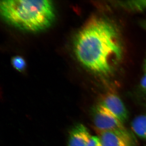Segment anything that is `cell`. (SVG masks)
<instances>
[{
	"label": "cell",
	"instance_id": "1",
	"mask_svg": "<svg viewBox=\"0 0 146 146\" xmlns=\"http://www.w3.org/2000/svg\"><path fill=\"white\" fill-rule=\"evenodd\" d=\"M74 49L82 65L102 75L111 72L123 54L117 29L109 21L97 16L89 19L79 31Z\"/></svg>",
	"mask_w": 146,
	"mask_h": 146
},
{
	"label": "cell",
	"instance_id": "2",
	"mask_svg": "<svg viewBox=\"0 0 146 146\" xmlns=\"http://www.w3.org/2000/svg\"><path fill=\"white\" fill-rule=\"evenodd\" d=\"M0 10L7 23L21 29L33 32L48 28L55 17L53 4L47 0L1 1Z\"/></svg>",
	"mask_w": 146,
	"mask_h": 146
},
{
	"label": "cell",
	"instance_id": "3",
	"mask_svg": "<svg viewBox=\"0 0 146 146\" xmlns=\"http://www.w3.org/2000/svg\"><path fill=\"white\" fill-rule=\"evenodd\" d=\"M92 114L96 131H127L123 123L113 113L99 103L93 108Z\"/></svg>",
	"mask_w": 146,
	"mask_h": 146
},
{
	"label": "cell",
	"instance_id": "4",
	"mask_svg": "<svg viewBox=\"0 0 146 146\" xmlns=\"http://www.w3.org/2000/svg\"><path fill=\"white\" fill-rule=\"evenodd\" d=\"M98 103L109 110L123 123L127 121V109L122 100L115 93L111 91L104 93L101 96Z\"/></svg>",
	"mask_w": 146,
	"mask_h": 146
},
{
	"label": "cell",
	"instance_id": "5",
	"mask_svg": "<svg viewBox=\"0 0 146 146\" xmlns=\"http://www.w3.org/2000/svg\"><path fill=\"white\" fill-rule=\"evenodd\" d=\"M102 146H133V141L128 131H97Z\"/></svg>",
	"mask_w": 146,
	"mask_h": 146
},
{
	"label": "cell",
	"instance_id": "6",
	"mask_svg": "<svg viewBox=\"0 0 146 146\" xmlns=\"http://www.w3.org/2000/svg\"><path fill=\"white\" fill-rule=\"evenodd\" d=\"M91 136L85 126L77 124L69 131L67 146H86Z\"/></svg>",
	"mask_w": 146,
	"mask_h": 146
},
{
	"label": "cell",
	"instance_id": "7",
	"mask_svg": "<svg viewBox=\"0 0 146 146\" xmlns=\"http://www.w3.org/2000/svg\"><path fill=\"white\" fill-rule=\"evenodd\" d=\"M131 128L139 138L146 140V115L137 116L132 121Z\"/></svg>",
	"mask_w": 146,
	"mask_h": 146
},
{
	"label": "cell",
	"instance_id": "8",
	"mask_svg": "<svg viewBox=\"0 0 146 146\" xmlns=\"http://www.w3.org/2000/svg\"><path fill=\"white\" fill-rule=\"evenodd\" d=\"M123 6H125L132 10L143 11L146 10L145 1H132L124 2L121 3Z\"/></svg>",
	"mask_w": 146,
	"mask_h": 146
},
{
	"label": "cell",
	"instance_id": "9",
	"mask_svg": "<svg viewBox=\"0 0 146 146\" xmlns=\"http://www.w3.org/2000/svg\"><path fill=\"white\" fill-rule=\"evenodd\" d=\"M13 67L18 71H22L25 67V62L23 58L20 56H16L12 60Z\"/></svg>",
	"mask_w": 146,
	"mask_h": 146
},
{
	"label": "cell",
	"instance_id": "10",
	"mask_svg": "<svg viewBox=\"0 0 146 146\" xmlns=\"http://www.w3.org/2000/svg\"><path fill=\"white\" fill-rule=\"evenodd\" d=\"M86 146H102V145L98 136H92Z\"/></svg>",
	"mask_w": 146,
	"mask_h": 146
},
{
	"label": "cell",
	"instance_id": "11",
	"mask_svg": "<svg viewBox=\"0 0 146 146\" xmlns=\"http://www.w3.org/2000/svg\"><path fill=\"white\" fill-rule=\"evenodd\" d=\"M141 86L143 90L146 91V67H145V72L143 76L141 79Z\"/></svg>",
	"mask_w": 146,
	"mask_h": 146
},
{
	"label": "cell",
	"instance_id": "12",
	"mask_svg": "<svg viewBox=\"0 0 146 146\" xmlns=\"http://www.w3.org/2000/svg\"><path fill=\"white\" fill-rule=\"evenodd\" d=\"M143 26L145 28V29H146V22H144L143 23Z\"/></svg>",
	"mask_w": 146,
	"mask_h": 146
},
{
	"label": "cell",
	"instance_id": "13",
	"mask_svg": "<svg viewBox=\"0 0 146 146\" xmlns=\"http://www.w3.org/2000/svg\"><path fill=\"white\" fill-rule=\"evenodd\" d=\"M145 67H146V64H145Z\"/></svg>",
	"mask_w": 146,
	"mask_h": 146
}]
</instances>
